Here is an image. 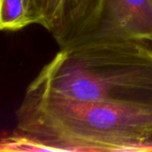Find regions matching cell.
I'll list each match as a JSON object with an SVG mask.
<instances>
[{"mask_svg":"<svg viewBox=\"0 0 152 152\" xmlns=\"http://www.w3.org/2000/svg\"><path fill=\"white\" fill-rule=\"evenodd\" d=\"M8 152H152V108L26 93Z\"/></svg>","mask_w":152,"mask_h":152,"instance_id":"1","label":"cell"},{"mask_svg":"<svg viewBox=\"0 0 152 152\" xmlns=\"http://www.w3.org/2000/svg\"><path fill=\"white\" fill-rule=\"evenodd\" d=\"M26 93L152 108V47L107 41L61 49Z\"/></svg>","mask_w":152,"mask_h":152,"instance_id":"2","label":"cell"},{"mask_svg":"<svg viewBox=\"0 0 152 152\" xmlns=\"http://www.w3.org/2000/svg\"><path fill=\"white\" fill-rule=\"evenodd\" d=\"M52 35L60 49L107 41L152 43V0H70Z\"/></svg>","mask_w":152,"mask_h":152,"instance_id":"3","label":"cell"},{"mask_svg":"<svg viewBox=\"0 0 152 152\" xmlns=\"http://www.w3.org/2000/svg\"><path fill=\"white\" fill-rule=\"evenodd\" d=\"M31 24L45 25L38 0H0L1 29L15 31Z\"/></svg>","mask_w":152,"mask_h":152,"instance_id":"4","label":"cell"},{"mask_svg":"<svg viewBox=\"0 0 152 152\" xmlns=\"http://www.w3.org/2000/svg\"><path fill=\"white\" fill-rule=\"evenodd\" d=\"M45 17L44 28L53 34L60 26L70 0H38Z\"/></svg>","mask_w":152,"mask_h":152,"instance_id":"5","label":"cell"}]
</instances>
